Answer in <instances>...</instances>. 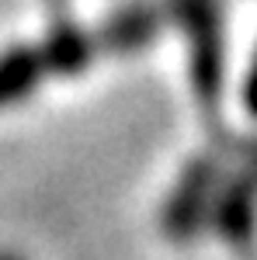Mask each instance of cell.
I'll use <instances>...</instances> for the list:
<instances>
[{
    "label": "cell",
    "mask_w": 257,
    "mask_h": 260,
    "mask_svg": "<svg viewBox=\"0 0 257 260\" xmlns=\"http://www.w3.org/2000/svg\"><path fill=\"white\" fill-rule=\"evenodd\" d=\"M170 21L188 42V80L195 104L216 115L226 83V18L219 0H170Z\"/></svg>",
    "instance_id": "obj_1"
},
{
    "label": "cell",
    "mask_w": 257,
    "mask_h": 260,
    "mask_svg": "<svg viewBox=\"0 0 257 260\" xmlns=\"http://www.w3.org/2000/svg\"><path fill=\"white\" fill-rule=\"evenodd\" d=\"M219 180H222V167L216 153H202L181 170L178 184L170 187L160 208V229L170 243H191L209 225Z\"/></svg>",
    "instance_id": "obj_2"
},
{
    "label": "cell",
    "mask_w": 257,
    "mask_h": 260,
    "mask_svg": "<svg viewBox=\"0 0 257 260\" xmlns=\"http://www.w3.org/2000/svg\"><path fill=\"white\" fill-rule=\"evenodd\" d=\"M209 225L237 253H250L257 243V184L243 174H222L212 198Z\"/></svg>",
    "instance_id": "obj_3"
},
{
    "label": "cell",
    "mask_w": 257,
    "mask_h": 260,
    "mask_svg": "<svg viewBox=\"0 0 257 260\" xmlns=\"http://www.w3.org/2000/svg\"><path fill=\"white\" fill-rule=\"evenodd\" d=\"M163 14L150 4H129L115 11L111 18L101 24V31L94 35L98 52H115V56H132L139 49H146L150 42L157 39Z\"/></svg>",
    "instance_id": "obj_4"
},
{
    "label": "cell",
    "mask_w": 257,
    "mask_h": 260,
    "mask_svg": "<svg viewBox=\"0 0 257 260\" xmlns=\"http://www.w3.org/2000/svg\"><path fill=\"white\" fill-rule=\"evenodd\" d=\"M39 49H42L49 77H80L94 62V56H98L94 35H87L83 28H77L73 21H66V18H60L45 31Z\"/></svg>",
    "instance_id": "obj_5"
},
{
    "label": "cell",
    "mask_w": 257,
    "mask_h": 260,
    "mask_svg": "<svg viewBox=\"0 0 257 260\" xmlns=\"http://www.w3.org/2000/svg\"><path fill=\"white\" fill-rule=\"evenodd\" d=\"M49 77L39 45H11L0 52V111L32 98Z\"/></svg>",
    "instance_id": "obj_6"
},
{
    "label": "cell",
    "mask_w": 257,
    "mask_h": 260,
    "mask_svg": "<svg viewBox=\"0 0 257 260\" xmlns=\"http://www.w3.org/2000/svg\"><path fill=\"white\" fill-rule=\"evenodd\" d=\"M222 142H230L226 156H233L240 163V174L257 184V139H222Z\"/></svg>",
    "instance_id": "obj_7"
},
{
    "label": "cell",
    "mask_w": 257,
    "mask_h": 260,
    "mask_svg": "<svg viewBox=\"0 0 257 260\" xmlns=\"http://www.w3.org/2000/svg\"><path fill=\"white\" fill-rule=\"evenodd\" d=\"M243 108H247V115L257 121V56H254V62H250L247 80H243Z\"/></svg>",
    "instance_id": "obj_8"
},
{
    "label": "cell",
    "mask_w": 257,
    "mask_h": 260,
    "mask_svg": "<svg viewBox=\"0 0 257 260\" xmlns=\"http://www.w3.org/2000/svg\"><path fill=\"white\" fill-rule=\"evenodd\" d=\"M0 260H24V257L14 253V250H0Z\"/></svg>",
    "instance_id": "obj_9"
}]
</instances>
